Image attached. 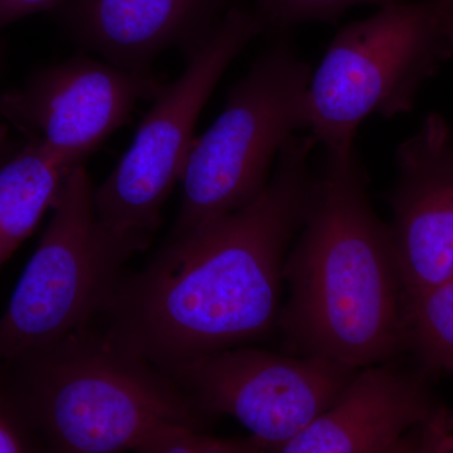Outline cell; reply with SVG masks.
Instances as JSON below:
<instances>
[{
  "label": "cell",
  "mask_w": 453,
  "mask_h": 453,
  "mask_svg": "<svg viewBox=\"0 0 453 453\" xmlns=\"http://www.w3.org/2000/svg\"><path fill=\"white\" fill-rule=\"evenodd\" d=\"M389 193L393 243L404 305L453 276V138L432 113L395 151Z\"/></svg>",
  "instance_id": "cell-10"
},
{
  "label": "cell",
  "mask_w": 453,
  "mask_h": 453,
  "mask_svg": "<svg viewBox=\"0 0 453 453\" xmlns=\"http://www.w3.org/2000/svg\"><path fill=\"white\" fill-rule=\"evenodd\" d=\"M312 67L286 35L253 61L219 118L193 142L172 234H186L249 204L265 189L286 142L306 129Z\"/></svg>",
  "instance_id": "cell-5"
},
{
  "label": "cell",
  "mask_w": 453,
  "mask_h": 453,
  "mask_svg": "<svg viewBox=\"0 0 453 453\" xmlns=\"http://www.w3.org/2000/svg\"><path fill=\"white\" fill-rule=\"evenodd\" d=\"M140 453H261L268 452L266 443L256 437L222 438L204 429L166 423L140 445Z\"/></svg>",
  "instance_id": "cell-16"
},
{
  "label": "cell",
  "mask_w": 453,
  "mask_h": 453,
  "mask_svg": "<svg viewBox=\"0 0 453 453\" xmlns=\"http://www.w3.org/2000/svg\"><path fill=\"white\" fill-rule=\"evenodd\" d=\"M85 166L71 170L41 243L0 316V360L53 344L94 323L131 256L151 237L113 231L98 219Z\"/></svg>",
  "instance_id": "cell-6"
},
{
  "label": "cell",
  "mask_w": 453,
  "mask_h": 453,
  "mask_svg": "<svg viewBox=\"0 0 453 453\" xmlns=\"http://www.w3.org/2000/svg\"><path fill=\"white\" fill-rule=\"evenodd\" d=\"M438 13L453 31V0H434Z\"/></svg>",
  "instance_id": "cell-21"
},
{
  "label": "cell",
  "mask_w": 453,
  "mask_h": 453,
  "mask_svg": "<svg viewBox=\"0 0 453 453\" xmlns=\"http://www.w3.org/2000/svg\"><path fill=\"white\" fill-rule=\"evenodd\" d=\"M426 372L393 359L357 369L330 407L276 453L416 452L419 431L443 411Z\"/></svg>",
  "instance_id": "cell-11"
},
{
  "label": "cell",
  "mask_w": 453,
  "mask_h": 453,
  "mask_svg": "<svg viewBox=\"0 0 453 453\" xmlns=\"http://www.w3.org/2000/svg\"><path fill=\"white\" fill-rule=\"evenodd\" d=\"M453 418L442 411L419 431L416 452L453 453Z\"/></svg>",
  "instance_id": "cell-18"
},
{
  "label": "cell",
  "mask_w": 453,
  "mask_h": 453,
  "mask_svg": "<svg viewBox=\"0 0 453 453\" xmlns=\"http://www.w3.org/2000/svg\"><path fill=\"white\" fill-rule=\"evenodd\" d=\"M7 365L27 421L55 452H136L166 423H211L166 372L95 321Z\"/></svg>",
  "instance_id": "cell-3"
},
{
  "label": "cell",
  "mask_w": 453,
  "mask_h": 453,
  "mask_svg": "<svg viewBox=\"0 0 453 453\" xmlns=\"http://www.w3.org/2000/svg\"><path fill=\"white\" fill-rule=\"evenodd\" d=\"M70 0H0V29L41 12L59 8Z\"/></svg>",
  "instance_id": "cell-19"
},
{
  "label": "cell",
  "mask_w": 453,
  "mask_h": 453,
  "mask_svg": "<svg viewBox=\"0 0 453 453\" xmlns=\"http://www.w3.org/2000/svg\"><path fill=\"white\" fill-rule=\"evenodd\" d=\"M449 372H453V365L451 366V369H449Z\"/></svg>",
  "instance_id": "cell-23"
},
{
  "label": "cell",
  "mask_w": 453,
  "mask_h": 453,
  "mask_svg": "<svg viewBox=\"0 0 453 453\" xmlns=\"http://www.w3.org/2000/svg\"><path fill=\"white\" fill-rule=\"evenodd\" d=\"M231 0H70L61 22L80 46L104 61L133 71H150L164 50L187 55L219 27Z\"/></svg>",
  "instance_id": "cell-12"
},
{
  "label": "cell",
  "mask_w": 453,
  "mask_h": 453,
  "mask_svg": "<svg viewBox=\"0 0 453 453\" xmlns=\"http://www.w3.org/2000/svg\"><path fill=\"white\" fill-rule=\"evenodd\" d=\"M19 142L12 138L11 134H9L8 125L4 124V122H0V163L13 151V149L19 144Z\"/></svg>",
  "instance_id": "cell-20"
},
{
  "label": "cell",
  "mask_w": 453,
  "mask_h": 453,
  "mask_svg": "<svg viewBox=\"0 0 453 453\" xmlns=\"http://www.w3.org/2000/svg\"><path fill=\"white\" fill-rule=\"evenodd\" d=\"M356 371L326 357L240 345L163 372L208 418L234 417L276 453L330 407Z\"/></svg>",
  "instance_id": "cell-8"
},
{
  "label": "cell",
  "mask_w": 453,
  "mask_h": 453,
  "mask_svg": "<svg viewBox=\"0 0 453 453\" xmlns=\"http://www.w3.org/2000/svg\"><path fill=\"white\" fill-rule=\"evenodd\" d=\"M403 0H256L253 9L264 32L286 35L305 23H334L357 5L386 7Z\"/></svg>",
  "instance_id": "cell-15"
},
{
  "label": "cell",
  "mask_w": 453,
  "mask_h": 453,
  "mask_svg": "<svg viewBox=\"0 0 453 453\" xmlns=\"http://www.w3.org/2000/svg\"><path fill=\"white\" fill-rule=\"evenodd\" d=\"M264 33L253 9L234 4L198 49L184 73L164 83L133 142L111 174L95 188L104 225L125 234L151 237L162 210L183 175L203 107L229 65Z\"/></svg>",
  "instance_id": "cell-7"
},
{
  "label": "cell",
  "mask_w": 453,
  "mask_h": 453,
  "mask_svg": "<svg viewBox=\"0 0 453 453\" xmlns=\"http://www.w3.org/2000/svg\"><path fill=\"white\" fill-rule=\"evenodd\" d=\"M315 145L292 136L253 201L170 235L144 270L124 273L95 323L162 371L277 326L283 265L314 195Z\"/></svg>",
  "instance_id": "cell-1"
},
{
  "label": "cell",
  "mask_w": 453,
  "mask_h": 453,
  "mask_svg": "<svg viewBox=\"0 0 453 453\" xmlns=\"http://www.w3.org/2000/svg\"><path fill=\"white\" fill-rule=\"evenodd\" d=\"M299 234L283 265L288 296L277 318L288 350L353 369L395 357L405 348L403 283L356 149L325 151Z\"/></svg>",
  "instance_id": "cell-2"
},
{
  "label": "cell",
  "mask_w": 453,
  "mask_h": 453,
  "mask_svg": "<svg viewBox=\"0 0 453 453\" xmlns=\"http://www.w3.org/2000/svg\"><path fill=\"white\" fill-rule=\"evenodd\" d=\"M44 449L20 408L7 362L0 360V453L38 452Z\"/></svg>",
  "instance_id": "cell-17"
},
{
  "label": "cell",
  "mask_w": 453,
  "mask_h": 453,
  "mask_svg": "<svg viewBox=\"0 0 453 453\" xmlns=\"http://www.w3.org/2000/svg\"><path fill=\"white\" fill-rule=\"evenodd\" d=\"M2 56H3L2 44H0V64H2Z\"/></svg>",
  "instance_id": "cell-22"
},
{
  "label": "cell",
  "mask_w": 453,
  "mask_h": 453,
  "mask_svg": "<svg viewBox=\"0 0 453 453\" xmlns=\"http://www.w3.org/2000/svg\"><path fill=\"white\" fill-rule=\"evenodd\" d=\"M453 57V31L434 0L395 3L342 27L311 76L306 129L325 151L354 148L372 115L410 112L423 83Z\"/></svg>",
  "instance_id": "cell-4"
},
{
  "label": "cell",
  "mask_w": 453,
  "mask_h": 453,
  "mask_svg": "<svg viewBox=\"0 0 453 453\" xmlns=\"http://www.w3.org/2000/svg\"><path fill=\"white\" fill-rule=\"evenodd\" d=\"M76 168V166H74ZM70 166L23 139L0 163V267L58 198Z\"/></svg>",
  "instance_id": "cell-13"
},
{
  "label": "cell",
  "mask_w": 453,
  "mask_h": 453,
  "mask_svg": "<svg viewBox=\"0 0 453 453\" xmlns=\"http://www.w3.org/2000/svg\"><path fill=\"white\" fill-rule=\"evenodd\" d=\"M405 348L422 369L449 372L453 365V276L404 305Z\"/></svg>",
  "instance_id": "cell-14"
},
{
  "label": "cell",
  "mask_w": 453,
  "mask_h": 453,
  "mask_svg": "<svg viewBox=\"0 0 453 453\" xmlns=\"http://www.w3.org/2000/svg\"><path fill=\"white\" fill-rule=\"evenodd\" d=\"M163 86L150 71L77 55L42 68L23 88L0 94V122L74 168Z\"/></svg>",
  "instance_id": "cell-9"
}]
</instances>
